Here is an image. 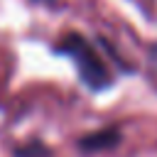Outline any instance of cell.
<instances>
[{"mask_svg":"<svg viewBox=\"0 0 157 157\" xmlns=\"http://www.w3.org/2000/svg\"><path fill=\"white\" fill-rule=\"evenodd\" d=\"M54 52L61 54V56H66V59L74 64L81 83H83L88 91H105V88L113 86V74H110V69L105 66V61H103V56L98 54V49H96L83 34L69 32V34L54 47Z\"/></svg>","mask_w":157,"mask_h":157,"instance_id":"cell-1","label":"cell"},{"mask_svg":"<svg viewBox=\"0 0 157 157\" xmlns=\"http://www.w3.org/2000/svg\"><path fill=\"white\" fill-rule=\"evenodd\" d=\"M120 142V130L115 128H103L96 132H88L78 140V147L83 152H101V150H113Z\"/></svg>","mask_w":157,"mask_h":157,"instance_id":"cell-2","label":"cell"},{"mask_svg":"<svg viewBox=\"0 0 157 157\" xmlns=\"http://www.w3.org/2000/svg\"><path fill=\"white\" fill-rule=\"evenodd\" d=\"M17 157H49V150L44 145H29V147H20Z\"/></svg>","mask_w":157,"mask_h":157,"instance_id":"cell-3","label":"cell"},{"mask_svg":"<svg viewBox=\"0 0 157 157\" xmlns=\"http://www.w3.org/2000/svg\"><path fill=\"white\" fill-rule=\"evenodd\" d=\"M152 61H155V66H157V47H152Z\"/></svg>","mask_w":157,"mask_h":157,"instance_id":"cell-4","label":"cell"}]
</instances>
